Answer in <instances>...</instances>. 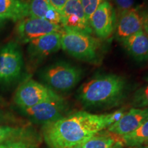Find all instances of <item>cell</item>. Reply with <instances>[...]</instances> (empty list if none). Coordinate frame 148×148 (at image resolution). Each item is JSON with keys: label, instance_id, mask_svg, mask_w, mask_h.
<instances>
[{"label": "cell", "instance_id": "obj_18", "mask_svg": "<svg viewBox=\"0 0 148 148\" xmlns=\"http://www.w3.org/2000/svg\"><path fill=\"white\" fill-rule=\"evenodd\" d=\"M125 146L138 147L148 143V119L134 132L123 136Z\"/></svg>", "mask_w": 148, "mask_h": 148}, {"label": "cell", "instance_id": "obj_1", "mask_svg": "<svg viewBox=\"0 0 148 148\" xmlns=\"http://www.w3.org/2000/svg\"><path fill=\"white\" fill-rule=\"evenodd\" d=\"M124 113L122 110L102 114L79 111L64 116L43 125L44 140L49 148H71L81 145L97 132L108 128Z\"/></svg>", "mask_w": 148, "mask_h": 148}, {"label": "cell", "instance_id": "obj_11", "mask_svg": "<svg viewBox=\"0 0 148 148\" xmlns=\"http://www.w3.org/2000/svg\"><path fill=\"white\" fill-rule=\"evenodd\" d=\"M61 49L60 32H53L28 42L27 53L33 62H40Z\"/></svg>", "mask_w": 148, "mask_h": 148}, {"label": "cell", "instance_id": "obj_29", "mask_svg": "<svg viewBox=\"0 0 148 148\" xmlns=\"http://www.w3.org/2000/svg\"><path fill=\"white\" fill-rule=\"evenodd\" d=\"M24 1H29V0H24Z\"/></svg>", "mask_w": 148, "mask_h": 148}, {"label": "cell", "instance_id": "obj_16", "mask_svg": "<svg viewBox=\"0 0 148 148\" xmlns=\"http://www.w3.org/2000/svg\"><path fill=\"white\" fill-rule=\"evenodd\" d=\"M82 148H123L125 146L123 136L103 130L81 144Z\"/></svg>", "mask_w": 148, "mask_h": 148}, {"label": "cell", "instance_id": "obj_28", "mask_svg": "<svg viewBox=\"0 0 148 148\" xmlns=\"http://www.w3.org/2000/svg\"><path fill=\"white\" fill-rule=\"evenodd\" d=\"M71 148H82V146H81V145H78L73 146V147H72Z\"/></svg>", "mask_w": 148, "mask_h": 148}, {"label": "cell", "instance_id": "obj_10", "mask_svg": "<svg viewBox=\"0 0 148 148\" xmlns=\"http://www.w3.org/2000/svg\"><path fill=\"white\" fill-rule=\"evenodd\" d=\"M63 28L91 34L92 31L86 18L81 0H68L61 11Z\"/></svg>", "mask_w": 148, "mask_h": 148}, {"label": "cell", "instance_id": "obj_4", "mask_svg": "<svg viewBox=\"0 0 148 148\" xmlns=\"http://www.w3.org/2000/svg\"><path fill=\"white\" fill-rule=\"evenodd\" d=\"M40 76L53 91L67 92L80 81L82 71L68 62H58L46 66L40 72Z\"/></svg>", "mask_w": 148, "mask_h": 148}, {"label": "cell", "instance_id": "obj_31", "mask_svg": "<svg viewBox=\"0 0 148 148\" xmlns=\"http://www.w3.org/2000/svg\"><path fill=\"white\" fill-rule=\"evenodd\" d=\"M0 116H1V114H0Z\"/></svg>", "mask_w": 148, "mask_h": 148}, {"label": "cell", "instance_id": "obj_2", "mask_svg": "<svg viewBox=\"0 0 148 148\" xmlns=\"http://www.w3.org/2000/svg\"><path fill=\"white\" fill-rule=\"evenodd\" d=\"M127 88L124 77L116 74H103L85 82L77 90V99L85 107L101 108L117 105Z\"/></svg>", "mask_w": 148, "mask_h": 148}, {"label": "cell", "instance_id": "obj_32", "mask_svg": "<svg viewBox=\"0 0 148 148\" xmlns=\"http://www.w3.org/2000/svg\"><path fill=\"white\" fill-rule=\"evenodd\" d=\"M147 12V14H148V12Z\"/></svg>", "mask_w": 148, "mask_h": 148}, {"label": "cell", "instance_id": "obj_20", "mask_svg": "<svg viewBox=\"0 0 148 148\" xmlns=\"http://www.w3.org/2000/svg\"><path fill=\"white\" fill-rule=\"evenodd\" d=\"M24 134L25 131L22 128L0 125V144L8 140L21 137Z\"/></svg>", "mask_w": 148, "mask_h": 148}, {"label": "cell", "instance_id": "obj_6", "mask_svg": "<svg viewBox=\"0 0 148 148\" xmlns=\"http://www.w3.org/2000/svg\"><path fill=\"white\" fill-rule=\"evenodd\" d=\"M23 54L17 42H10L0 49V83L11 82L21 75Z\"/></svg>", "mask_w": 148, "mask_h": 148}, {"label": "cell", "instance_id": "obj_15", "mask_svg": "<svg viewBox=\"0 0 148 148\" xmlns=\"http://www.w3.org/2000/svg\"><path fill=\"white\" fill-rule=\"evenodd\" d=\"M133 58L142 62L148 60V37L143 29L121 41Z\"/></svg>", "mask_w": 148, "mask_h": 148}, {"label": "cell", "instance_id": "obj_23", "mask_svg": "<svg viewBox=\"0 0 148 148\" xmlns=\"http://www.w3.org/2000/svg\"><path fill=\"white\" fill-rule=\"evenodd\" d=\"M116 5V8L119 11V14L125 11L134 8V0H114Z\"/></svg>", "mask_w": 148, "mask_h": 148}, {"label": "cell", "instance_id": "obj_5", "mask_svg": "<svg viewBox=\"0 0 148 148\" xmlns=\"http://www.w3.org/2000/svg\"><path fill=\"white\" fill-rule=\"evenodd\" d=\"M59 97L60 95L45 85L33 79H27L16 89L14 100L18 106L25 109Z\"/></svg>", "mask_w": 148, "mask_h": 148}, {"label": "cell", "instance_id": "obj_30", "mask_svg": "<svg viewBox=\"0 0 148 148\" xmlns=\"http://www.w3.org/2000/svg\"><path fill=\"white\" fill-rule=\"evenodd\" d=\"M147 146H148V143H147Z\"/></svg>", "mask_w": 148, "mask_h": 148}, {"label": "cell", "instance_id": "obj_26", "mask_svg": "<svg viewBox=\"0 0 148 148\" xmlns=\"http://www.w3.org/2000/svg\"><path fill=\"white\" fill-rule=\"evenodd\" d=\"M5 20H7V19H5V18H3V17H2V16H0V26H1V25H2L3 23H4Z\"/></svg>", "mask_w": 148, "mask_h": 148}, {"label": "cell", "instance_id": "obj_14", "mask_svg": "<svg viewBox=\"0 0 148 148\" xmlns=\"http://www.w3.org/2000/svg\"><path fill=\"white\" fill-rule=\"evenodd\" d=\"M29 16L42 18L62 26V16L48 0H29Z\"/></svg>", "mask_w": 148, "mask_h": 148}, {"label": "cell", "instance_id": "obj_22", "mask_svg": "<svg viewBox=\"0 0 148 148\" xmlns=\"http://www.w3.org/2000/svg\"><path fill=\"white\" fill-rule=\"evenodd\" d=\"M106 1H108V0H81L83 9L88 21H89L90 16L97 10L98 7L103 2Z\"/></svg>", "mask_w": 148, "mask_h": 148}, {"label": "cell", "instance_id": "obj_27", "mask_svg": "<svg viewBox=\"0 0 148 148\" xmlns=\"http://www.w3.org/2000/svg\"><path fill=\"white\" fill-rule=\"evenodd\" d=\"M130 148H148V146L146 145H141V146H138V147H130Z\"/></svg>", "mask_w": 148, "mask_h": 148}, {"label": "cell", "instance_id": "obj_7", "mask_svg": "<svg viewBox=\"0 0 148 148\" xmlns=\"http://www.w3.org/2000/svg\"><path fill=\"white\" fill-rule=\"evenodd\" d=\"M63 27L42 18L27 17L18 21L16 35L18 41L28 43L31 40L53 32H61Z\"/></svg>", "mask_w": 148, "mask_h": 148}, {"label": "cell", "instance_id": "obj_12", "mask_svg": "<svg viewBox=\"0 0 148 148\" xmlns=\"http://www.w3.org/2000/svg\"><path fill=\"white\" fill-rule=\"evenodd\" d=\"M148 119V108H133L125 112L120 119L107 130L119 136L134 132Z\"/></svg>", "mask_w": 148, "mask_h": 148}, {"label": "cell", "instance_id": "obj_24", "mask_svg": "<svg viewBox=\"0 0 148 148\" xmlns=\"http://www.w3.org/2000/svg\"><path fill=\"white\" fill-rule=\"evenodd\" d=\"M53 8L61 13V11L63 9L64 5L67 2L68 0H48Z\"/></svg>", "mask_w": 148, "mask_h": 148}, {"label": "cell", "instance_id": "obj_8", "mask_svg": "<svg viewBox=\"0 0 148 148\" xmlns=\"http://www.w3.org/2000/svg\"><path fill=\"white\" fill-rule=\"evenodd\" d=\"M66 108V101L60 96L22 110L33 121L45 125L63 117Z\"/></svg>", "mask_w": 148, "mask_h": 148}, {"label": "cell", "instance_id": "obj_3", "mask_svg": "<svg viewBox=\"0 0 148 148\" xmlns=\"http://www.w3.org/2000/svg\"><path fill=\"white\" fill-rule=\"evenodd\" d=\"M61 34V48L71 56L85 62H95L99 56L100 40L91 34L63 28Z\"/></svg>", "mask_w": 148, "mask_h": 148}, {"label": "cell", "instance_id": "obj_9", "mask_svg": "<svg viewBox=\"0 0 148 148\" xmlns=\"http://www.w3.org/2000/svg\"><path fill=\"white\" fill-rule=\"evenodd\" d=\"M116 22L115 10L108 1L101 3L89 19L92 32L101 39L108 38L114 32Z\"/></svg>", "mask_w": 148, "mask_h": 148}, {"label": "cell", "instance_id": "obj_17", "mask_svg": "<svg viewBox=\"0 0 148 148\" xmlns=\"http://www.w3.org/2000/svg\"><path fill=\"white\" fill-rule=\"evenodd\" d=\"M0 16L14 22L29 17V1L0 0Z\"/></svg>", "mask_w": 148, "mask_h": 148}, {"label": "cell", "instance_id": "obj_25", "mask_svg": "<svg viewBox=\"0 0 148 148\" xmlns=\"http://www.w3.org/2000/svg\"><path fill=\"white\" fill-rule=\"evenodd\" d=\"M142 18H143V29L148 37V14L147 12H143Z\"/></svg>", "mask_w": 148, "mask_h": 148}, {"label": "cell", "instance_id": "obj_19", "mask_svg": "<svg viewBox=\"0 0 148 148\" xmlns=\"http://www.w3.org/2000/svg\"><path fill=\"white\" fill-rule=\"evenodd\" d=\"M132 105L134 108H148V84L138 88L134 92Z\"/></svg>", "mask_w": 148, "mask_h": 148}, {"label": "cell", "instance_id": "obj_21", "mask_svg": "<svg viewBox=\"0 0 148 148\" xmlns=\"http://www.w3.org/2000/svg\"><path fill=\"white\" fill-rule=\"evenodd\" d=\"M0 148H34L23 136L12 138L0 144Z\"/></svg>", "mask_w": 148, "mask_h": 148}, {"label": "cell", "instance_id": "obj_13", "mask_svg": "<svg viewBox=\"0 0 148 148\" xmlns=\"http://www.w3.org/2000/svg\"><path fill=\"white\" fill-rule=\"evenodd\" d=\"M142 29L143 18L138 9L132 8L119 14L114 31L116 38L120 42Z\"/></svg>", "mask_w": 148, "mask_h": 148}]
</instances>
